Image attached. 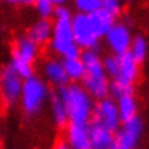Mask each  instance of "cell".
<instances>
[{
	"instance_id": "cell-1",
	"label": "cell",
	"mask_w": 149,
	"mask_h": 149,
	"mask_svg": "<svg viewBox=\"0 0 149 149\" xmlns=\"http://www.w3.org/2000/svg\"><path fill=\"white\" fill-rule=\"evenodd\" d=\"M54 22L52 23V36L49 47L56 54L65 58L80 57V48L73 40L72 27H71V14L66 5H58L54 8Z\"/></svg>"
},
{
	"instance_id": "cell-2",
	"label": "cell",
	"mask_w": 149,
	"mask_h": 149,
	"mask_svg": "<svg viewBox=\"0 0 149 149\" xmlns=\"http://www.w3.org/2000/svg\"><path fill=\"white\" fill-rule=\"evenodd\" d=\"M57 95L67 110L68 123L88 124L94 111V99L85 90L82 85L76 82L66 84L58 87Z\"/></svg>"
},
{
	"instance_id": "cell-3",
	"label": "cell",
	"mask_w": 149,
	"mask_h": 149,
	"mask_svg": "<svg viewBox=\"0 0 149 149\" xmlns=\"http://www.w3.org/2000/svg\"><path fill=\"white\" fill-rule=\"evenodd\" d=\"M49 97V88L44 80L32 74L23 81L19 102L28 116H36L44 109Z\"/></svg>"
},
{
	"instance_id": "cell-4",
	"label": "cell",
	"mask_w": 149,
	"mask_h": 149,
	"mask_svg": "<svg viewBox=\"0 0 149 149\" xmlns=\"http://www.w3.org/2000/svg\"><path fill=\"white\" fill-rule=\"evenodd\" d=\"M73 40L80 49H97L100 37L94 31L87 14L77 13L71 18Z\"/></svg>"
},
{
	"instance_id": "cell-5",
	"label": "cell",
	"mask_w": 149,
	"mask_h": 149,
	"mask_svg": "<svg viewBox=\"0 0 149 149\" xmlns=\"http://www.w3.org/2000/svg\"><path fill=\"white\" fill-rule=\"evenodd\" d=\"M143 132L144 124L138 115L121 121L114 132V149H134L139 145Z\"/></svg>"
},
{
	"instance_id": "cell-6",
	"label": "cell",
	"mask_w": 149,
	"mask_h": 149,
	"mask_svg": "<svg viewBox=\"0 0 149 149\" xmlns=\"http://www.w3.org/2000/svg\"><path fill=\"white\" fill-rule=\"evenodd\" d=\"M23 81L9 66L0 72V99L6 106H14L19 102Z\"/></svg>"
},
{
	"instance_id": "cell-7",
	"label": "cell",
	"mask_w": 149,
	"mask_h": 149,
	"mask_svg": "<svg viewBox=\"0 0 149 149\" xmlns=\"http://www.w3.org/2000/svg\"><path fill=\"white\" fill-rule=\"evenodd\" d=\"M91 120L104 125L111 132H115L121 125V119L118 111L116 101H114L109 96L97 100V104L94 105Z\"/></svg>"
},
{
	"instance_id": "cell-8",
	"label": "cell",
	"mask_w": 149,
	"mask_h": 149,
	"mask_svg": "<svg viewBox=\"0 0 149 149\" xmlns=\"http://www.w3.org/2000/svg\"><path fill=\"white\" fill-rule=\"evenodd\" d=\"M107 48L111 53L120 56L129 52L130 43L133 40V34L126 23H114L109 32L104 36Z\"/></svg>"
},
{
	"instance_id": "cell-9",
	"label": "cell",
	"mask_w": 149,
	"mask_h": 149,
	"mask_svg": "<svg viewBox=\"0 0 149 149\" xmlns=\"http://www.w3.org/2000/svg\"><path fill=\"white\" fill-rule=\"evenodd\" d=\"M84 88L94 100H100L109 96L110 81L106 73H85L84 79L81 80Z\"/></svg>"
},
{
	"instance_id": "cell-10",
	"label": "cell",
	"mask_w": 149,
	"mask_h": 149,
	"mask_svg": "<svg viewBox=\"0 0 149 149\" xmlns=\"http://www.w3.org/2000/svg\"><path fill=\"white\" fill-rule=\"evenodd\" d=\"M91 149H114V132L99 123L87 124Z\"/></svg>"
},
{
	"instance_id": "cell-11",
	"label": "cell",
	"mask_w": 149,
	"mask_h": 149,
	"mask_svg": "<svg viewBox=\"0 0 149 149\" xmlns=\"http://www.w3.org/2000/svg\"><path fill=\"white\" fill-rule=\"evenodd\" d=\"M66 141L72 149H91L87 124L68 123L66 125Z\"/></svg>"
},
{
	"instance_id": "cell-12",
	"label": "cell",
	"mask_w": 149,
	"mask_h": 149,
	"mask_svg": "<svg viewBox=\"0 0 149 149\" xmlns=\"http://www.w3.org/2000/svg\"><path fill=\"white\" fill-rule=\"evenodd\" d=\"M43 76L47 82L56 87H61L70 82L65 72L63 61L58 58H49L43 63Z\"/></svg>"
},
{
	"instance_id": "cell-13",
	"label": "cell",
	"mask_w": 149,
	"mask_h": 149,
	"mask_svg": "<svg viewBox=\"0 0 149 149\" xmlns=\"http://www.w3.org/2000/svg\"><path fill=\"white\" fill-rule=\"evenodd\" d=\"M39 46L28 36H22L15 40L13 49V56L23 59L25 62L34 63L38 57Z\"/></svg>"
},
{
	"instance_id": "cell-14",
	"label": "cell",
	"mask_w": 149,
	"mask_h": 149,
	"mask_svg": "<svg viewBox=\"0 0 149 149\" xmlns=\"http://www.w3.org/2000/svg\"><path fill=\"white\" fill-rule=\"evenodd\" d=\"M88 18H90V22H91L94 31L96 32V34L100 38H102L115 23V17L111 15L110 13H107L102 8H99L97 10L88 14Z\"/></svg>"
},
{
	"instance_id": "cell-15",
	"label": "cell",
	"mask_w": 149,
	"mask_h": 149,
	"mask_svg": "<svg viewBox=\"0 0 149 149\" xmlns=\"http://www.w3.org/2000/svg\"><path fill=\"white\" fill-rule=\"evenodd\" d=\"M27 36L34 40L38 46L47 44L52 36V22L47 18H39L31 25Z\"/></svg>"
},
{
	"instance_id": "cell-16",
	"label": "cell",
	"mask_w": 149,
	"mask_h": 149,
	"mask_svg": "<svg viewBox=\"0 0 149 149\" xmlns=\"http://www.w3.org/2000/svg\"><path fill=\"white\" fill-rule=\"evenodd\" d=\"M120 61V71H119V79L134 84L139 76V63L129 52L119 56Z\"/></svg>"
},
{
	"instance_id": "cell-17",
	"label": "cell",
	"mask_w": 149,
	"mask_h": 149,
	"mask_svg": "<svg viewBox=\"0 0 149 149\" xmlns=\"http://www.w3.org/2000/svg\"><path fill=\"white\" fill-rule=\"evenodd\" d=\"M116 106H118V111H119V115H120L121 121L135 116L138 113V104L133 94L123 95L120 97H118Z\"/></svg>"
},
{
	"instance_id": "cell-18",
	"label": "cell",
	"mask_w": 149,
	"mask_h": 149,
	"mask_svg": "<svg viewBox=\"0 0 149 149\" xmlns=\"http://www.w3.org/2000/svg\"><path fill=\"white\" fill-rule=\"evenodd\" d=\"M63 67L70 82H80L85 76V67L80 57L74 58H65Z\"/></svg>"
},
{
	"instance_id": "cell-19",
	"label": "cell",
	"mask_w": 149,
	"mask_h": 149,
	"mask_svg": "<svg viewBox=\"0 0 149 149\" xmlns=\"http://www.w3.org/2000/svg\"><path fill=\"white\" fill-rule=\"evenodd\" d=\"M51 114H52V118H53L54 124L59 126V128L66 126L68 124L67 110L58 95H54L51 97Z\"/></svg>"
},
{
	"instance_id": "cell-20",
	"label": "cell",
	"mask_w": 149,
	"mask_h": 149,
	"mask_svg": "<svg viewBox=\"0 0 149 149\" xmlns=\"http://www.w3.org/2000/svg\"><path fill=\"white\" fill-rule=\"evenodd\" d=\"M129 53L133 56L134 59L139 63L144 62L148 56V42L143 36H136L133 37V40L130 43Z\"/></svg>"
},
{
	"instance_id": "cell-21",
	"label": "cell",
	"mask_w": 149,
	"mask_h": 149,
	"mask_svg": "<svg viewBox=\"0 0 149 149\" xmlns=\"http://www.w3.org/2000/svg\"><path fill=\"white\" fill-rule=\"evenodd\" d=\"M128 94H134V84L124 81L119 79V77L113 79L109 86V95H113V97L118 99L123 95H128Z\"/></svg>"
},
{
	"instance_id": "cell-22",
	"label": "cell",
	"mask_w": 149,
	"mask_h": 149,
	"mask_svg": "<svg viewBox=\"0 0 149 149\" xmlns=\"http://www.w3.org/2000/svg\"><path fill=\"white\" fill-rule=\"evenodd\" d=\"M9 67L15 72L18 76H20L23 80L28 79L33 74V63L25 62L18 57H12V61L9 63Z\"/></svg>"
},
{
	"instance_id": "cell-23",
	"label": "cell",
	"mask_w": 149,
	"mask_h": 149,
	"mask_svg": "<svg viewBox=\"0 0 149 149\" xmlns=\"http://www.w3.org/2000/svg\"><path fill=\"white\" fill-rule=\"evenodd\" d=\"M102 66L105 71L106 76L110 79H116L119 77V71H120V61H119V56L111 53L102 58Z\"/></svg>"
},
{
	"instance_id": "cell-24",
	"label": "cell",
	"mask_w": 149,
	"mask_h": 149,
	"mask_svg": "<svg viewBox=\"0 0 149 149\" xmlns=\"http://www.w3.org/2000/svg\"><path fill=\"white\" fill-rule=\"evenodd\" d=\"M73 6L77 13L88 15L101 6V0H73Z\"/></svg>"
},
{
	"instance_id": "cell-25",
	"label": "cell",
	"mask_w": 149,
	"mask_h": 149,
	"mask_svg": "<svg viewBox=\"0 0 149 149\" xmlns=\"http://www.w3.org/2000/svg\"><path fill=\"white\" fill-rule=\"evenodd\" d=\"M34 6H36V12L38 14L39 18H47L51 19L54 14V8L56 5L51 0H34Z\"/></svg>"
},
{
	"instance_id": "cell-26",
	"label": "cell",
	"mask_w": 149,
	"mask_h": 149,
	"mask_svg": "<svg viewBox=\"0 0 149 149\" xmlns=\"http://www.w3.org/2000/svg\"><path fill=\"white\" fill-rule=\"evenodd\" d=\"M100 8L105 9L107 13L116 18L123 12V1L121 0H101V6Z\"/></svg>"
},
{
	"instance_id": "cell-27",
	"label": "cell",
	"mask_w": 149,
	"mask_h": 149,
	"mask_svg": "<svg viewBox=\"0 0 149 149\" xmlns=\"http://www.w3.org/2000/svg\"><path fill=\"white\" fill-rule=\"evenodd\" d=\"M51 1L56 6H58V5H66L70 0H51Z\"/></svg>"
},
{
	"instance_id": "cell-28",
	"label": "cell",
	"mask_w": 149,
	"mask_h": 149,
	"mask_svg": "<svg viewBox=\"0 0 149 149\" xmlns=\"http://www.w3.org/2000/svg\"><path fill=\"white\" fill-rule=\"evenodd\" d=\"M3 1L8 3V4H20V0H3Z\"/></svg>"
},
{
	"instance_id": "cell-29",
	"label": "cell",
	"mask_w": 149,
	"mask_h": 149,
	"mask_svg": "<svg viewBox=\"0 0 149 149\" xmlns=\"http://www.w3.org/2000/svg\"><path fill=\"white\" fill-rule=\"evenodd\" d=\"M34 3V0H20V4H25V5H31Z\"/></svg>"
},
{
	"instance_id": "cell-30",
	"label": "cell",
	"mask_w": 149,
	"mask_h": 149,
	"mask_svg": "<svg viewBox=\"0 0 149 149\" xmlns=\"http://www.w3.org/2000/svg\"><path fill=\"white\" fill-rule=\"evenodd\" d=\"M126 3H133V0H125Z\"/></svg>"
}]
</instances>
